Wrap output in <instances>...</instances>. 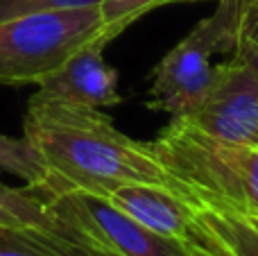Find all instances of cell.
<instances>
[{"instance_id": "10", "label": "cell", "mask_w": 258, "mask_h": 256, "mask_svg": "<svg viewBox=\"0 0 258 256\" xmlns=\"http://www.w3.org/2000/svg\"><path fill=\"white\" fill-rule=\"evenodd\" d=\"M0 225L36 229L63 240L61 225L50 211L45 195L36 186L12 188L0 181Z\"/></svg>"}, {"instance_id": "1", "label": "cell", "mask_w": 258, "mask_h": 256, "mask_svg": "<svg viewBox=\"0 0 258 256\" xmlns=\"http://www.w3.org/2000/svg\"><path fill=\"white\" fill-rule=\"evenodd\" d=\"M23 136L36 148L48 181L39 188L86 190L107 198L125 184H159L179 190L150 143L134 141L93 107L34 93L23 118Z\"/></svg>"}, {"instance_id": "4", "label": "cell", "mask_w": 258, "mask_h": 256, "mask_svg": "<svg viewBox=\"0 0 258 256\" xmlns=\"http://www.w3.org/2000/svg\"><path fill=\"white\" fill-rule=\"evenodd\" d=\"M238 0H218L211 16L202 18L165 57L154 66L145 104L152 111L183 118L192 113L220 75L213 54H231L236 41Z\"/></svg>"}, {"instance_id": "11", "label": "cell", "mask_w": 258, "mask_h": 256, "mask_svg": "<svg viewBox=\"0 0 258 256\" xmlns=\"http://www.w3.org/2000/svg\"><path fill=\"white\" fill-rule=\"evenodd\" d=\"M0 256H82L75 245L36 229L0 225Z\"/></svg>"}, {"instance_id": "17", "label": "cell", "mask_w": 258, "mask_h": 256, "mask_svg": "<svg viewBox=\"0 0 258 256\" xmlns=\"http://www.w3.org/2000/svg\"><path fill=\"white\" fill-rule=\"evenodd\" d=\"M181 3H209V0H163V7L165 5H181ZM218 3V0H215Z\"/></svg>"}, {"instance_id": "15", "label": "cell", "mask_w": 258, "mask_h": 256, "mask_svg": "<svg viewBox=\"0 0 258 256\" xmlns=\"http://www.w3.org/2000/svg\"><path fill=\"white\" fill-rule=\"evenodd\" d=\"M102 5V0H0V21L25 14L59 12V9H82Z\"/></svg>"}, {"instance_id": "13", "label": "cell", "mask_w": 258, "mask_h": 256, "mask_svg": "<svg viewBox=\"0 0 258 256\" xmlns=\"http://www.w3.org/2000/svg\"><path fill=\"white\" fill-rule=\"evenodd\" d=\"M231 59L258 75V0H238V23Z\"/></svg>"}, {"instance_id": "2", "label": "cell", "mask_w": 258, "mask_h": 256, "mask_svg": "<svg viewBox=\"0 0 258 256\" xmlns=\"http://www.w3.org/2000/svg\"><path fill=\"white\" fill-rule=\"evenodd\" d=\"M150 145L183 198L258 218V148L220 141L183 118H172Z\"/></svg>"}, {"instance_id": "5", "label": "cell", "mask_w": 258, "mask_h": 256, "mask_svg": "<svg viewBox=\"0 0 258 256\" xmlns=\"http://www.w3.org/2000/svg\"><path fill=\"white\" fill-rule=\"evenodd\" d=\"M41 193L61 225L63 240L75 245L82 256H188L181 240L145 229L102 195L43 188Z\"/></svg>"}, {"instance_id": "6", "label": "cell", "mask_w": 258, "mask_h": 256, "mask_svg": "<svg viewBox=\"0 0 258 256\" xmlns=\"http://www.w3.org/2000/svg\"><path fill=\"white\" fill-rule=\"evenodd\" d=\"M183 120L220 141L258 148V75L233 59L220 63L215 86Z\"/></svg>"}, {"instance_id": "14", "label": "cell", "mask_w": 258, "mask_h": 256, "mask_svg": "<svg viewBox=\"0 0 258 256\" xmlns=\"http://www.w3.org/2000/svg\"><path fill=\"white\" fill-rule=\"evenodd\" d=\"M156 7H163V0H102V5H100L104 18L102 39L107 43L113 41L134 21H138Z\"/></svg>"}, {"instance_id": "9", "label": "cell", "mask_w": 258, "mask_h": 256, "mask_svg": "<svg viewBox=\"0 0 258 256\" xmlns=\"http://www.w3.org/2000/svg\"><path fill=\"white\" fill-rule=\"evenodd\" d=\"M192 234L222 256H258V218L224 207H197Z\"/></svg>"}, {"instance_id": "16", "label": "cell", "mask_w": 258, "mask_h": 256, "mask_svg": "<svg viewBox=\"0 0 258 256\" xmlns=\"http://www.w3.org/2000/svg\"><path fill=\"white\" fill-rule=\"evenodd\" d=\"M183 245H186V252L188 256H222V254H218L213 247H209V245L204 243V240H200L195 234H188V238L183 240Z\"/></svg>"}, {"instance_id": "8", "label": "cell", "mask_w": 258, "mask_h": 256, "mask_svg": "<svg viewBox=\"0 0 258 256\" xmlns=\"http://www.w3.org/2000/svg\"><path fill=\"white\" fill-rule=\"evenodd\" d=\"M107 200L145 229L172 240H186L197 220V204L159 184H125Z\"/></svg>"}, {"instance_id": "12", "label": "cell", "mask_w": 258, "mask_h": 256, "mask_svg": "<svg viewBox=\"0 0 258 256\" xmlns=\"http://www.w3.org/2000/svg\"><path fill=\"white\" fill-rule=\"evenodd\" d=\"M0 168L21 177L27 186H45L48 168L30 141L0 134Z\"/></svg>"}, {"instance_id": "3", "label": "cell", "mask_w": 258, "mask_h": 256, "mask_svg": "<svg viewBox=\"0 0 258 256\" xmlns=\"http://www.w3.org/2000/svg\"><path fill=\"white\" fill-rule=\"evenodd\" d=\"M104 30L100 5L0 21V84H36Z\"/></svg>"}, {"instance_id": "7", "label": "cell", "mask_w": 258, "mask_h": 256, "mask_svg": "<svg viewBox=\"0 0 258 256\" xmlns=\"http://www.w3.org/2000/svg\"><path fill=\"white\" fill-rule=\"evenodd\" d=\"M107 41L102 34L82 45L54 75L39 84V93L80 107H113L122 100L118 91V73L104 63Z\"/></svg>"}]
</instances>
